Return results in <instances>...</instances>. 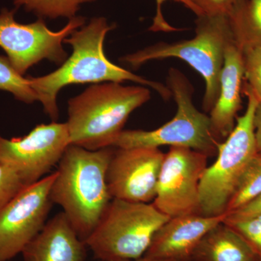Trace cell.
<instances>
[{"instance_id": "cell-1", "label": "cell", "mask_w": 261, "mask_h": 261, "mask_svg": "<svg viewBox=\"0 0 261 261\" xmlns=\"http://www.w3.org/2000/svg\"><path fill=\"white\" fill-rule=\"evenodd\" d=\"M106 18L96 17L80 30L74 31L63 41L73 47V53L56 71L40 77L29 76L31 87L37 94L53 121L59 118L57 97L63 87L73 84L122 83L130 81L147 86L157 91L163 99L172 95L168 87L159 82L149 81L123 69L108 59L104 51L106 34L115 29Z\"/></svg>"}, {"instance_id": "cell-2", "label": "cell", "mask_w": 261, "mask_h": 261, "mask_svg": "<svg viewBox=\"0 0 261 261\" xmlns=\"http://www.w3.org/2000/svg\"><path fill=\"white\" fill-rule=\"evenodd\" d=\"M113 147L89 150L70 145L58 163L50 197L85 243L113 200L107 184Z\"/></svg>"}, {"instance_id": "cell-3", "label": "cell", "mask_w": 261, "mask_h": 261, "mask_svg": "<svg viewBox=\"0 0 261 261\" xmlns=\"http://www.w3.org/2000/svg\"><path fill=\"white\" fill-rule=\"evenodd\" d=\"M145 87L96 84L68 100L70 143L89 150L112 147L130 113L150 99Z\"/></svg>"}, {"instance_id": "cell-4", "label": "cell", "mask_w": 261, "mask_h": 261, "mask_svg": "<svg viewBox=\"0 0 261 261\" xmlns=\"http://www.w3.org/2000/svg\"><path fill=\"white\" fill-rule=\"evenodd\" d=\"M234 40L227 15L197 16L195 36L189 40L168 44L159 42L142 50L123 57L135 68L152 60L178 58L198 72L205 82L202 109L210 113L220 92V79L228 44Z\"/></svg>"}, {"instance_id": "cell-5", "label": "cell", "mask_w": 261, "mask_h": 261, "mask_svg": "<svg viewBox=\"0 0 261 261\" xmlns=\"http://www.w3.org/2000/svg\"><path fill=\"white\" fill-rule=\"evenodd\" d=\"M169 219L153 203L113 199L85 244L97 260H135L145 255Z\"/></svg>"}, {"instance_id": "cell-6", "label": "cell", "mask_w": 261, "mask_h": 261, "mask_svg": "<svg viewBox=\"0 0 261 261\" xmlns=\"http://www.w3.org/2000/svg\"><path fill=\"white\" fill-rule=\"evenodd\" d=\"M246 111L237 118V123L224 142L218 146L217 159L206 168L200 183L199 214L219 216L226 214L228 202L247 166L257 153L254 116L259 98L245 87Z\"/></svg>"}, {"instance_id": "cell-7", "label": "cell", "mask_w": 261, "mask_h": 261, "mask_svg": "<svg viewBox=\"0 0 261 261\" xmlns=\"http://www.w3.org/2000/svg\"><path fill=\"white\" fill-rule=\"evenodd\" d=\"M168 87L177 104V112L171 121L152 130H123L113 143L116 148L187 147L205 154H217L219 141L211 130L209 116L195 108L193 87L186 76L176 68L168 75Z\"/></svg>"}, {"instance_id": "cell-8", "label": "cell", "mask_w": 261, "mask_h": 261, "mask_svg": "<svg viewBox=\"0 0 261 261\" xmlns=\"http://www.w3.org/2000/svg\"><path fill=\"white\" fill-rule=\"evenodd\" d=\"M16 10L4 8L0 13V47L7 53L15 70L23 75L31 67L44 59L63 64L68 56L63 49V41L84 27L86 18L75 16L69 19L61 30L53 32L42 18L32 23H18L14 18Z\"/></svg>"}, {"instance_id": "cell-9", "label": "cell", "mask_w": 261, "mask_h": 261, "mask_svg": "<svg viewBox=\"0 0 261 261\" xmlns=\"http://www.w3.org/2000/svg\"><path fill=\"white\" fill-rule=\"evenodd\" d=\"M208 156L183 147L165 154L153 205L169 218L199 214L200 183Z\"/></svg>"}, {"instance_id": "cell-10", "label": "cell", "mask_w": 261, "mask_h": 261, "mask_svg": "<svg viewBox=\"0 0 261 261\" xmlns=\"http://www.w3.org/2000/svg\"><path fill=\"white\" fill-rule=\"evenodd\" d=\"M56 173L29 185L0 212V261H9L42 231L53 202L51 185Z\"/></svg>"}, {"instance_id": "cell-11", "label": "cell", "mask_w": 261, "mask_h": 261, "mask_svg": "<svg viewBox=\"0 0 261 261\" xmlns=\"http://www.w3.org/2000/svg\"><path fill=\"white\" fill-rule=\"evenodd\" d=\"M70 145L67 123L38 125L24 137L8 140L0 136V163L17 168L32 185L58 164Z\"/></svg>"}, {"instance_id": "cell-12", "label": "cell", "mask_w": 261, "mask_h": 261, "mask_svg": "<svg viewBox=\"0 0 261 261\" xmlns=\"http://www.w3.org/2000/svg\"><path fill=\"white\" fill-rule=\"evenodd\" d=\"M164 157L157 147L114 149L107 169L113 199L145 203L153 201Z\"/></svg>"}, {"instance_id": "cell-13", "label": "cell", "mask_w": 261, "mask_h": 261, "mask_svg": "<svg viewBox=\"0 0 261 261\" xmlns=\"http://www.w3.org/2000/svg\"><path fill=\"white\" fill-rule=\"evenodd\" d=\"M226 214H199L170 218L158 230L145 256L172 261H192L194 250L210 230L224 221Z\"/></svg>"}, {"instance_id": "cell-14", "label": "cell", "mask_w": 261, "mask_h": 261, "mask_svg": "<svg viewBox=\"0 0 261 261\" xmlns=\"http://www.w3.org/2000/svg\"><path fill=\"white\" fill-rule=\"evenodd\" d=\"M244 75L243 53L241 48L233 40L225 51L219 97L209 113L211 130L218 141L226 138L234 128L237 114L241 108Z\"/></svg>"}, {"instance_id": "cell-15", "label": "cell", "mask_w": 261, "mask_h": 261, "mask_svg": "<svg viewBox=\"0 0 261 261\" xmlns=\"http://www.w3.org/2000/svg\"><path fill=\"white\" fill-rule=\"evenodd\" d=\"M87 245L63 212L47 221L24 248L25 261H86Z\"/></svg>"}, {"instance_id": "cell-16", "label": "cell", "mask_w": 261, "mask_h": 261, "mask_svg": "<svg viewBox=\"0 0 261 261\" xmlns=\"http://www.w3.org/2000/svg\"><path fill=\"white\" fill-rule=\"evenodd\" d=\"M192 261H261L238 232L224 222L210 230L197 245Z\"/></svg>"}, {"instance_id": "cell-17", "label": "cell", "mask_w": 261, "mask_h": 261, "mask_svg": "<svg viewBox=\"0 0 261 261\" xmlns=\"http://www.w3.org/2000/svg\"><path fill=\"white\" fill-rule=\"evenodd\" d=\"M228 17L239 47H261V0H240Z\"/></svg>"}, {"instance_id": "cell-18", "label": "cell", "mask_w": 261, "mask_h": 261, "mask_svg": "<svg viewBox=\"0 0 261 261\" xmlns=\"http://www.w3.org/2000/svg\"><path fill=\"white\" fill-rule=\"evenodd\" d=\"M261 195V152L252 157L231 196L226 214L238 210L242 206Z\"/></svg>"}, {"instance_id": "cell-19", "label": "cell", "mask_w": 261, "mask_h": 261, "mask_svg": "<svg viewBox=\"0 0 261 261\" xmlns=\"http://www.w3.org/2000/svg\"><path fill=\"white\" fill-rule=\"evenodd\" d=\"M96 0H13L16 8L23 7L27 12H32L39 18L56 19L75 17L84 3Z\"/></svg>"}, {"instance_id": "cell-20", "label": "cell", "mask_w": 261, "mask_h": 261, "mask_svg": "<svg viewBox=\"0 0 261 261\" xmlns=\"http://www.w3.org/2000/svg\"><path fill=\"white\" fill-rule=\"evenodd\" d=\"M0 90L7 91L15 99L27 104L38 100L37 94L30 85L28 78L19 74L8 58L0 56Z\"/></svg>"}, {"instance_id": "cell-21", "label": "cell", "mask_w": 261, "mask_h": 261, "mask_svg": "<svg viewBox=\"0 0 261 261\" xmlns=\"http://www.w3.org/2000/svg\"><path fill=\"white\" fill-rule=\"evenodd\" d=\"M29 185L28 180L17 168L0 163V212Z\"/></svg>"}, {"instance_id": "cell-22", "label": "cell", "mask_w": 261, "mask_h": 261, "mask_svg": "<svg viewBox=\"0 0 261 261\" xmlns=\"http://www.w3.org/2000/svg\"><path fill=\"white\" fill-rule=\"evenodd\" d=\"M223 222L243 237L261 259V215L238 217L226 214Z\"/></svg>"}, {"instance_id": "cell-23", "label": "cell", "mask_w": 261, "mask_h": 261, "mask_svg": "<svg viewBox=\"0 0 261 261\" xmlns=\"http://www.w3.org/2000/svg\"><path fill=\"white\" fill-rule=\"evenodd\" d=\"M241 49L248 85L261 100V47L245 46Z\"/></svg>"}, {"instance_id": "cell-24", "label": "cell", "mask_w": 261, "mask_h": 261, "mask_svg": "<svg viewBox=\"0 0 261 261\" xmlns=\"http://www.w3.org/2000/svg\"><path fill=\"white\" fill-rule=\"evenodd\" d=\"M167 1H173L176 3H181L184 6L186 7L189 10H191L197 16L203 15L197 7L195 6L189 0H155L156 13L152 21V25L149 28L151 32H171L179 31V29L175 28L166 21L163 13V7L164 3Z\"/></svg>"}, {"instance_id": "cell-25", "label": "cell", "mask_w": 261, "mask_h": 261, "mask_svg": "<svg viewBox=\"0 0 261 261\" xmlns=\"http://www.w3.org/2000/svg\"><path fill=\"white\" fill-rule=\"evenodd\" d=\"M206 15H227L240 0H189Z\"/></svg>"}, {"instance_id": "cell-26", "label": "cell", "mask_w": 261, "mask_h": 261, "mask_svg": "<svg viewBox=\"0 0 261 261\" xmlns=\"http://www.w3.org/2000/svg\"><path fill=\"white\" fill-rule=\"evenodd\" d=\"M228 214L233 215L238 217H249L261 215V195L257 196L250 202H247L245 205L242 206L238 210Z\"/></svg>"}, {"instance_id": "cell-27", "label": "cell", "mask_w": 261, "mask_h": 261, "mask_svg": "<svg viewBox=\"0 0 261 261\" xmlns=\"http://www.w3.org/2000/svg\"><path fill=\"white\" fill-rule=\"evenodd\" d=\"M255 145L257 152H261V100H259L254 116Z\"/></svg>"}, {"instance_id": "cell-28", "label": "cell", "mask_w": 261, "mask_h": 261, "mask_svg": "<svg viewBox=\"0 0 261 261\" xmlns=\"http://www.w3.org/2000/svg\"><path fill=\"white\" fill-rule=\"evenodd\" d=\"M124 261H172L169 260H165V259L154 258V257H150L147 256H144L140 257V258L135 259V260H128Z\"/></svg>"}, {"instance_id": "cell-29", "label": "cell", "mask_w": 261, "mask_h": 261, "mask_svg": "<svg viewBox=\"0 0 261 261\" xmlns=\"http://www.w3.org/2000/svg\"><path fill=\"white\" fill-rule=\"evenodd\" d=\"M96 261H102V260H96Z\"/></svg>"}]
</instances>
